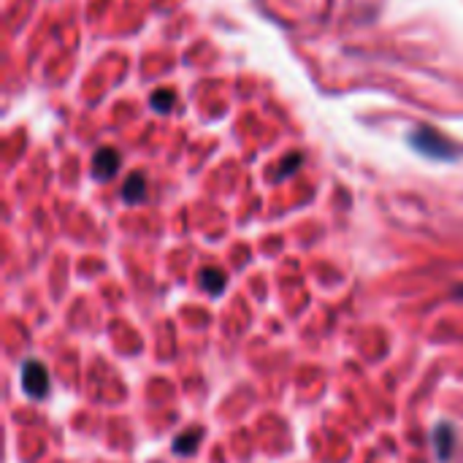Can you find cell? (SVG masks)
<instances>
[{
    "mask_svg": "<svg viewBox=\"0 0 463 463\" xmlns=\"http://www.w3.org/2000/svg\"><path fill=\"white\" fill-rule=\"evenodd\" d=\"M410 144H412L418 152H423V155H429V157H437V160H448V157L456 155V146H453L439 130H434V128H418V130L410 136Z\"/></svg>",
    "mask_w": 463,
    "mask_h": 463,
    "instance_id": "1",
    "label": "cell"
},
{
    "mask_svg": "<svg viewBox=\"0 0 463 463\" xmlns=\"http://www.w3.org/2000/svg\"><path fill=\"white\" fill-rule=\"evenodd\" d=\"M22 388L30 399H43L49 393V372L38 361L22 364Z\"/></svg>",
    "mask_w": 463,
    "mask_h": 463,
    "instance_id": "2",
    "label": "cell"
},
{
    "mask_svg": "<svg viewBox=\"0 0 463 463\" xmlns=\"http://www.w3.org/2000/svg\"><path fill=\"white\" fill-rule=\"evenodd\" d=\"M119 163H122L119 152L111 149V146H103V149H98L95 157H92V176L100 179V182H106V179H111V176L119 171Z\"/></svg>",
    "mask_w": 463,
    "mask_h": 463,
    "instance_id": "3",
    "label": "cell"
},
{
    "mask_svg": "<svg viewBox=\"0 0 463 463\" xmlns=\"http://www.w3.org/2000/svg\"><path fill=\"white\" fill-rule=\"evenodd\" d=\"M434 448H437V456H439V461H448V458L453 456V448H456V434H453V429H450L448 423L437 426V431H434Z\"/></svg>",
    "mask_w": 463,
    "mask_h": 463,
    "instance_id": "4",
    "label": "cell"
},
{
    "mask_svg": "<svg viewBox=\"0 0 463 463\" xmlns=\"http://www.w3.org/2000/svg\"><path fill=\"white\" fill-rule=\"evenodd\" d=\"M201 439H203V429H187L184 434H179V437L174 439V453H179V456H193V453L198 450Z\"/></svg>",
    "mask_w": 463,
    "mask_h": 463,
    "instance_id": "5",
    "label": "cell"
},
{
    "mask_svg": "<svg viewBox=\"0 0 463 463\" xmlns=\"http://www.w3.org/2000/svg\"><path fill=\"white\" fill-rule=\"evenodd\" d=\"M122 198H125L128 203H141V201L146 198V182H144L141 174H130V179H128L125 187H122Z\"/></svg>",
    "mask_w": 463,
    "mask_h": 463,
    "instance_id": "6",
    "label": "cell"
},
{
    "mask_svg": "<svg viewBox=\"0 0 463 463\" xmlns=\"http://www.w3.org/2000/svg\"><path fill=\"white\" fill-rule=\"evenodd\" d=\"M198 282H201V288H203L206 293L217 296V293L225 290V282H228V279H225V274L217 271V269H203L201 277H198Z\"/></svg>",
    "mask_w": 463,
    "mask_h": 463,
    "instance_id": "7",
    "label": "cell"
},
{
    "mask_svg": "<svg viewBox=\"0 0 463 463\" xmlns=\"http://www.w3.org/2000/svg\"><path fill=\"white\" fill-rule=\"evenodd\" d=\"M152 106L157 109V111H168L171 106H174V92L171 90H157L155 95H152Z\"/></svg>",
    "mask_w": 463,
    "mask_h": 463,
    "instance_id": "8",
    "label": "cell"
},
{
    "mask_svg": "<svg viewBox=\"0 0 463 463\" xmlns=\"http://www.w3.org/2000/svg\"><path fill=\"white\" fill-rule=\"evenodd\" d=\"M298 163H301V155H290V157H288V163L279 168V176H290V174L298 168Z\"/></svg>",
    "mask_w": 463,
    "mask_h": 463,
    "instance_id": "9",
    "label": "cell"
},
{
    "mask_svg": "<svg viewBox=\"0 0 463 463\" xmlns=\"http://www.w3.org/2000/svg\"><path fill=\"white\" fill-rule=\"evenodd\" d=\"M456 296H458V298H463V285L458 288V290H456Z\"/></svg>",
    "mask_w": 463,
    "mask_h": 463,
    "instance_id": "10",
    "label": "cell"
}]
</instances>
